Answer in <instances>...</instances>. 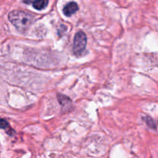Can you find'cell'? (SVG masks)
<instances>
[{"mask_svg":"<svg viewBox=\"0 0 158 158\" xmlns=\"http://www.w3.org/2000/svg\"><path fill=\"white\" fill-rule=\"evenodd\" d=\"M9 20L19 31H26L34 21V15L26 11L13 10L9 12Z\"/></svg>","mask_w":158,"mask_h":158,"instance_id":"1","label":"cell"},{"mask_svg":"<svg viewBox=\"0 0 158 158\" xmlns=\"http://www.w3.org/2000/svg\"><path fill=\"white\" fill-rule=\"evenodd\" d=\"M86 42H87L86 35L83 31L77 32L74 36L73 46V52L75 55L79 56L83 53L86 48Z\"/></svg>","mask_w":158,"mask_h":158,"instance_id":"2","label":"cell"},{"mask_svg":"<svg viewBox=\"0 0 158 158\" xmlns=\"http://www.w3.org/2000/svg\"><path fill=\"white\" fill-rule=\"evenodd\" d=\"M78 5L76 2H71L68 3V4L65 6V7L63 8V12L64 15H66V16H71L74 13H76L78 11Z\"/></svg>","mask_w":158,"mask_h":158,"instance_id":"3","label":"cell"},{"mask_svg":"<svg viewBox=\"0 0 158 158\" xmlns=\"http://www.w3.org/2000/svg\"><path fill=\"white\" fill-rule=\"evenodd\" d=\"M49 0H35L32 3V6L37 10H42L48 6Z\"/></svg>","mask_w":158,"mask_h":158,"instance_id":"4","label":"cell"},{"mask_svg":"<svg viewBox=\"0 0 158 158\" xmlns=\"http://www.w3.org/2000/svg\"><path fill=\"white\" fill-rule=\"evenodd\" d=\"M1 127L3 130H6V127H9V125L8 123V122L6 120H3V119L1 120Z\"/></svg>","mask_w":158,"mask_h":158,"instance_id":"5","label":"cell"},{"mask_svg":"<svg viewBox=\"0 0 158 158\" xmlns=\"http://www.w3.org/2000/svg\"><path fill=\"white\" fill-rule=\"evenodd\" d=\"M22 1L26 4H31V3H33L35 0H22Z\"/></svg>","mask_w":158,"mask_h":158,"instance_id":"6","label":"cell"}]
</instances>
